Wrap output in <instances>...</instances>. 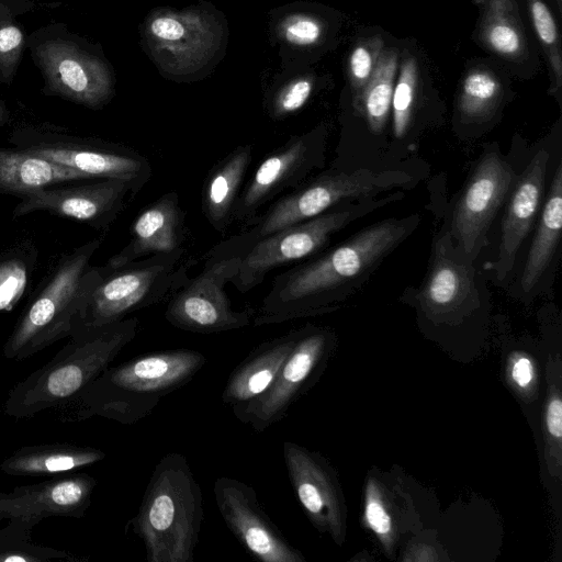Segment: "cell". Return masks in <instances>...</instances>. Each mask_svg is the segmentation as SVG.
<instances>
[{"label": "cell", "instance_id": "1f68e13d", "mask_svg": "<svg viewBox=\"0 0 562 562\" xmlns=\"http://www.w3.org/2000/svg\"><path fill=\"white\" fill-rule=\"evenodd\" d=\"M77 560L69 552L32 542L31 531L8 522L0 529V562Z\"/></svg>", "mask_w": 562, "mask_h": 562}, {"label": "cell", "instance_id": "60d3db41", "mask_svg": "<svg viewBox=\"0 0 562 562\" xmlns=\"http://www.w3.org/2000/svg\"><path fill=\"white\" fill-rule=\"evenodd\" d=\"M5 121H7V114H5L3 106L0 103V128L4 125Z\"/></svg>", "mask_w": 562, "mask_h": 562}, {"label": "cell", "instance_id": "30bf717a", "mask_svg": "<svg viewBox=\"0 0 562 562\" xmlns=\"http://www.w3.org/2000/svg\"><path fill=\"white\" fill-rule=\"evenodd\" d=\"M398 196L402 195L379 200L370 198L361 200L360 203L339 205L257 240L244 256L239 270L231 282L240 293L252 290L272 270L311 257L350 222Z\"/></svg>", "mask_w": 562, "mask_h": 562}, {"label": "cell", "instance_id": "e575fe53", "mask_svg": "<svg viewBox=\"0 0 562 562\" xmlns=\"http://www.w3.org/2000/svg\"><path fill=\"white\" fill-rule=\"evenodd\" d=\"M548 395L544 404V439L547 447V462L551 473L559 475L561 470V440H562V400L560 374L550 369Z\"/></svg>", "mask_w": 562, "mask_h": 562}, {"label": "cell", "instance_id": "ba28073f", "mask_svg": "<svg viewBox=\"0 0 562 562\" xmlns=\"http://www.w3.org/2000/svg\"><path fill=\"white\" fill-rule=\"evenodd\" d=\"M412 177L404 171L357 169L327 171L305 181L274 200L241 236L252 246L257 240L293 224L313 218L356 199H370L404 187Z\"/></svg>", "mask_w": 562, "mask_h": 562}, {"label": "cell", "instance_id": "d590c367", "mask_svg": "<svg viewBox=\"0 0 562 562\" xmlns=\"http://www.w3.org/2000/svg\"><path fill=\"white\" fill-rule=\"evenodd\" d=\"M384 48L381 36L361 41L351 50L348 59V76L353 102L359 98L370 80Z\"/></svg>", "mask_w": 562, "mask_h": 562}, {"label": "cell", "instance_id": "6da1fadb", "mask_svg": "<svg viewBox=\"0 0 562 562\" xmlns=\"http://www.w3.org/2000/svg\"><path fill=\"white\" fill-rule=\"evenodd\" d=\"M418 221L411 215L375 223L322 256L276 276L252 325L281 324L331 311L346 288L405 239Z\"/></svg>", "mask_w": 562, "mask_h": 562}, {"label": "cell", "instance_id": "7a4b0ae2", "mask_svg": "<svg viewBox=\"0 0 562 562\" xmlns=\"http://www.w3.org/2000/svg\"><path fill=\"white\" fill-rule=\"evenodd\" d=\"M138 326L136 317H126L103 326L77 328L47 363L14 385L4 402V414L29 418L72 401L135 338Z\"/></svg>", "mask_w": 562, "mask_h": 562}, {"label": "cell", "instance_id": "b9f144b4", "mask_svg": "<svg viewBox=\"0 0 562 562\" xmlns=\"http://www.w3.org/2000/svg\"><path fill=\"white\" fill-rule=\"evenodd\" d=\"M559 8H561V0H557Z\"/></svg>", "mask_w": 562, "mask_h": 562}, {"label": "cell", "instance_id": "836d02e7", "mask_svg": "<svg viewBox=\"0 0 562 562\" xmlns=\"http://www.w3.org/2000/svg\"><path fill=\"white\" fill-rule=\"evenodd\" d=\"M418 69L414 57L404 58L400 74L394 85L392 97L393 133L397 138L403 137L409 127L414 110Z\"/></svg>", "mask_w": 562, "mask_h": 562}, {"label": "cell", "instance_id": "cb8c5ba5", "mask_svg": "<svg viewBox=\"0 0 562 562\" xmlns=\"http://www.w3.org/2000/svg\"><path fill=\"white\" fill-rule=\"evenodd\" d=\"M92 180L21 148H0V194L20 198L58 183Z\"/></svg>", "mask_w": 562, "mask_h": 562}, {"label": "cell", "instance_id": "4fadbf2b", "mask_svg": "<svg viewBox=\"0 0 562 562\" xmlns=\"http://www.w3.org/2000/svg\"><path fill=\"white\" fill-rule=\"evenodd\" d=\"M214 498L229 531L261 562H305L296 549L261 507L255 490L229 476L215 480Z\"/></svg>", "mask_w": 562, "mask_h": 562}, {"label": "cell", "instance_id": "4dcf8cb0", "mask_svg": "<svg viewBox=\"0 0 562 562\" xmlns=\"http://www.w3.org/2000/svg\"><path fill=\"white\" fill-rule=\"evenodd\" d=\"M503 87L497 77L486 69L467 74L459 95V110L464 119L476 121L492 114L498 105Z\"/></svg>", "mask_w": 562, "mask_h": 562}, {"label": "cell", "instance_id": "7402d4cb", "mask_svg": "<svg viewBox=\"0 0 562 562\" xmlns=\"http://www.w3.org/2000/svg\"><path fill=\"white\" fill-rule=\"evenodd\" d=\"M452 249L449 235L437 241L432 267L422 292L424 306L435 315L461 311L476 296L471 267L456 258Z\"/></svg>", "mask_w": 562, "mask_h": 562}, {"label": "cell", "instance_id": "7c38bea8", "mask_svg": "<svg viewBox=\"0 0 562 562\" xmlns=\"http://www.w3.org/2000/svg\"><path fill=\"white\" fill-rule=\"evenodd\" d=\"M325 138V128L317 127L291 136L269 153L243 187L234 212V223L249 226L266 204L282 192L292 191L304 183L307 176L324 164Z\"/></svg>", "mask_w": 562, "mask_h": 562}, {"label": "cell", "instance_id": "ab89813d", "mask_svg": "<svg viewBox=\"0 0 562 562\" xmlns=\"http://www.w3.org/2000/svg\"><path fill=\"white\" fill-rule=\"evenodd\" d=\"M23 45V34L13 24L0 27V60H16Z\"/></svg>", "mask_w": 562, "mask_h": 562}, {"label": "cell", "instance_id": "4316f807", "mask_svg": "<svg viewBox=\"0 0 562 562\" xmlns=\"http://www.w3.org/2000/svg\"><path fill=\"white\" fill-rule=\"evenodd\" d=\"M482 15L480 37L493 53L517 60L525 55L527 43L515 0H480Z\"/></svg>", "mask_w": 562, "mask_h": 562}, {"label": "cell", "instance_id": "9c48e42d", "mask_svg": "<svg viewBox=\"0 0 562 562\" xmlns=\"http://www.w3.org/2000/svg\"><path fill=\"white\" fill-rule=\"evenodd\" d=\"M9 143L92 180L126 181L133 195L143 189L153 172L148 159L130 147L47 127H19L11 133Z\"/></svg>", "mask_w": 562, "mask_h": 562}, {"label": "cell", "instance_id": "277c9868", "mask_svg": "<svg viewBox=\"0 0 562 562\" xmlns=\"http://www.w3.org/2000/svg\"><path fill=\"white\" fill-rule=\"evenodd\" d=\"M203 518L202 491L187 458L169 452L155 465L128 526L148 562H193Z\"/></svg>", "mask_w": 562, "mask_h": 562}, {"label": "cell", "instance_id": "83f0119b", "mask_svg": "<svg viewBox=\"0 0 562 562\" xmlns=\"http://www.w3.org/2000/svg\"><path fill=\"white\" fill-rule=\"evenodd\" d=\"M396 70V50L383 48L370 80L353 102L355 109L375 134L383 131L390 115Z\"/></svg>", "mask_w": 562, "mask_h": 562}, {"label": "cell", "instance_id": "74e56055", "mask_svg": "<svg viewBox=\"0 0 562 562\" xmlns=\"http://www.w3.org/2000/svg\"><path fill=\"white\" fill-rule=\"evenodd\" d=\"M288 41L299 45H311L319 41L323 34L321 22L314 18L300 15L290 19L284 27Z\"/></svg>", "mask_w": 562, "mask_h": 562}, {"label": "cell", "instance_id": "5bb4252c", "mask_svg": "<svg viewBox=\"0 0 562 562\" xmlns=\"http://www.w3.org/2000/svg\"><path fill=\"white\" fill-rule=\"evenodd\" d=\"M292 488L308 520L341 544L346 536V505L337 475L318 452L293 441L282 445Z\"/></svg>", "mask_w": 562, "mask_h": 562}, {"label": "cell", "instance_id": "ac0fdd59", "mask_svg": "<svg viewBox=\"0 0 562 562\" xmlns=\"http://www.w3.org/2000/svg\"><path fill=\"white\" fill-rule=\"evenodd\" d=\"M37 57L52 93L92 109L110 100L112 82L103 64L71 43L47 42Z\"/></svg>", "mask_w": 562, "mask_h": 562}, {"label": "cell", "instance_id": "52a82bcc", "mask_svg": "<svg viewBox=\"0 0 562 562\" xmlns=\"http://www.w3.org/2000/svg\"><path fill=\"white\" fill-rule=\"evenodd\" d=\"M250 247L239 234L212 248L202 271L169 297L165 311L167 322L195 334L222 333L250 325L256 311L234 310L224 290L237 274Z\"/></svg>", "mask_w": 562, "mask_h": 562}, {"label": "cell", "instance_id": "f1b7e54d", "mask_svg": "<svg viewBox=\"0 0 562 562\" xmlns=\"http://www.w3.org/2000/svg\"><path fill=\"white\" fill-rule=\"evenodd\" d=\"M386 487L370 476L366 484L363 519L387 554L393 553L400 538L401 518Z\"/></svg>", "mask_w": 562, "mask_h": 562}, {"label": "cell", "instance_id": "484cf974", "mask_svg": "<svg viewBox=\"0 0 562 562\" xmlns=\"http://www.w3.org/2000/svg\"><path fill=\"white\" fill-rule=\"evenodd\" d=\"M562 227V167L558 166L521 274L529 292L540 280L559 244Z\"/></svg>", "mask_w": 562, "mask_h": 562}, {"label": "cell", "instance_id": "5b68a950", "mask_svg": "<svg viewBox=\"0 0 562 562\" xmlns=\"http://www.w3.org/2000/svg\"><path fill=\"white\" fill-rule=\"evenodd\" d=\"M101 245L92 239L64 255L21 314L3 346V356L21 361L69 337L90 288L101 276L90 266Z\"/></svg>", "mask_w": 562, "mask_h": 562}, {"label": "cell", "instance_id": "d6a6232c", "mask_svg": "<svg viewBox=\"0 0 562 562\" xmlns=\"http://www.w3.org/2000/svg\"><path fill=\"white\" fill-rule=\"evenodd\" d=\"M533 27L547 55L551 71V93H557L562 83V59L557 23L542 0H527Z\"/></svg>", "mask_w": 562, "mask_h": 562}, {"label": "cell", "instance_id": "44dd1931", "mask_svg": "<svg viewBox=\"0 0 562 562\" xmlns=\"http://www.w3.org/2000/svg\"><path fill=\"white\" fill-rule=\"evenodd\" d=\"M304 330L305 326L291 329L252 349L228 375L222 392L223 404L232 409L240 407L265 392Z\"/></svg>", "mask_w": 562, "mask_h": 562}, {"label": "cell", "instance_id": "8fae6325", "mask_svg": "<svg viewBox=\"0 0 562 562\" xmlns=\"http://www.w3.org/2000/svg\"><path fill=\"white\" fill-rule=\"evenodd\" d=\"M334 344V335L328 329L305 325L303 335L269 387L246 405L233 408L234 416L256 432L279 423L319 378Z\"/></svg>", "mask_w": 562, "mask_h": 562}, {"label": "cell", "instance_id": "8992f818", "mask_svg": "<svg viewBox=\"0 0 562 562\" xmlns=\"http://www.w3.org/2000/svg\"><path fill=\"white\" fill-rule=\"evenodd\" d=\"M184 252L182 247L116 268L100 267L101 277L86 295L75 330L122 321L170 297L187 283L196 263L192 258L183 261Z\"/></svg>", "mask_w": 562, "mask_h": 562}, {"label": "cell", "instance_id": "d4e9b609", "mask_svg": "<svg viewBox=\"0 0 562 562\" xmlns=\"http://www.w3.org/2000/svg\"><path fill=\"white\" fill-rule=\"evenodd\" d=\"M105 458L93 447L72 443H42L24 446L5 458L0 470L12 476H48L74 472Z\"/></svg>", "mask_w": 562, "mask_h": 562}, {"label": "cell", "instance_id": "f546056e", "mask_svg": "<svg viewBox=\"0 0 562 562\" xmlns=\"http://www.w3.org/2000/svg\"><path fill=\"white\" fill-rule=\"evenodd\" d=\"M37 260L32 243H21L0 255V314L11 311L30 284Z\"/></svg>", "mask_w": 562, "mask_h": 562}, {"label": "cell", "instance_id": "9a60e30c", "mask_svg": "<svg viewBox=\"0 0 562 562\" xmlns=\"http://www.w3.org/2000/svg\"><path fill=\"white\" fill-rule=\"evenodd\" d=\"M95 486L93 476L75 473L0 492V522L7 520L32 531L47 518H82Z\"/></svg>", "mask_w": 562, "mask_h": 562}, {"label": "cell", "instance_id": "603a6c76", "mask_svg": "<svg viewBox=\"0 0 562 562\" xmlns=\"http://www.w3.org/2000/svg\"><path fill=\"white\" fill-rule=\"evenodd\" d=\"M252 145H239L209 171L201 192L202 213L223 234L234 223V212L252 160Z\"/></svg>", "mask_w": 562, "mask_h": 562}, {"label": "cell", "instance_id": "8d00e7d4", "mask_svg": "<svg viewBox=\"0 0 562 562\" xmlns=\"http://www.w3.org/2000/svg\"><path fill=\"white\" fill-rule=\"evenodd\" d=\"M313 83L308 79H300L285 87L273 98L272 116L285 117L301 110L311 97Z\"/></svg>", "mask_w": 562, "mask_h": 562}, {"label": "cell", "instance_id": "f35d334b", "mask_svg": "<svg viewBox=\"0 0 562 562\" xmlns=\"http://www.w3.org/2000/svg\"><path fill=\"white\" fill-rule=\"evenodd\" d=\"M508 375L513 384L521 392L530 390L536 380V370L532 359L522 352L512 355L508 362Z\"/></svg>", "mask_w": 562, "mask_h": 562}, {"label": "cell", "instance_id": "3957f363", "mask_svg": "<svg viewBox=\"0 0 562 562\" xmlns=\"http://www.w3.org/2000/svg\"><path fill=\"white\" fill-rule=\"evenodd\" d=\"M205 363L203 353L187 348L140 355L109 366L72 401L79 404L81 419L98 416L133 425L189 383Z\"/></svg>", "mask_w": 562, "mask_h": 562}, {"label": "cell", "instance_id": "e0dca14e", "mask_svg": "<svg viewBox=\"0 0 562 562\" xmlns=\"http://www.w3.org/2000/svg\"><path fill=\"white\" fill-rule=\"evenodd\" d=\"M512 166L495 153L487 154L477 165L459 200L451 232L460 250L475 256L502 203L513 188Z\"/></svg>", "mask_w": 562, "mask_h": 562}, {"label": "cell", "instance_id": "2e32d148", "mask_svg": "<svg viewBox=\"0 0 562 562\" xmlns=\"http://www.w3.org/2000/svg\"><path fill=\"white\" fill-rule=\"evenodd\" d=\"M127 194L133 195L131 184L119 179H100L75 187L53 186L22 196L12 212V217L47 211L105 231L124 209Z\"/></svg>", "mask_w": 562, "mask_h": 562}, {"label": "cell", "instance_id": "ffe728a7", "mask_svg": "<svg viewBox=\"0 0 562 562\" xmlns=\"http://www.w3.org/2000/svg\"><path fill=\"white\" fill-rule=\"evenodd\" d=\"M549 154L540 149L514 186L502 222L498 254L494 262L498 280L512 271L516 255L537 215L543 191Z\"/></svg>", "mask_w": 562, "mask_h": 562}, {"label": "cell", "instance_id": "d6986e66", "mask_svg": "<svg viewBox=\"0 0 562 562\" xmlns=\"http://www.w3.org/2000/svg\"><path fill=\"white\" fill-rule=\"evenodd\" d=\"M186 239V213L175 191L145 206L134 218L127 244L105 263L116 268L131 261L182 248Z\"/></svg>", "mask_w": 562, "mask_h": 562}]
</instances>
